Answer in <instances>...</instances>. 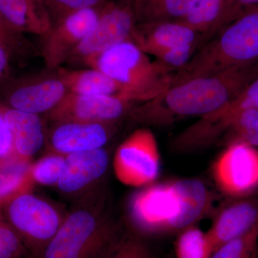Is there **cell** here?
Masks as SVG:
<instances>
[{
  "label": "cell",
  "mask_w": 258,
  "mask_h": 258,
  "mask_svg": "<svg viewBox=\"0 0 258 258\" xmlns=\"http://www.w3.org/2000/svg\"><path fill=\"white\" fill-rule=\"evenodd\" d=\"M137 24L178 22L195 0H131Z\"/></svg>",
  "instance_id": "cell-22"
},
{
  "label": "cell",
  "mask_w": 258,
  "mask_h": 258,
  "mask_svg": "<svg viewBox=\"0 0 258 258\" xmlns=\"http://www.w3.org/2000/svg\"><path fill=\"white\" fill-rule=\"evenodd\" d=\"M57 71L69 93L115 97L129 101L119 85L99 70L93 68L69 69L60 67Z\"/></svg>",
  "instance_id": "cell-21"
},
{
  "label": "cell",
  "mask_w": 258,
  "mask_h": 258,
  "mask_svg": "<svg viewBox=\"0 0 258 258\" xmlns=\"http://www.w3.org/2000/svg\"><path fill=\"white\" fill-rule=\"evenodd\" d=\"M30 161L15 158L0 167V207L17 195L31 191L35 183Z\"/></svg>",
  "instance_id": "cell-23"
},
{
  "label": "cell",
  "mask_w": 258,
  "mask_h": 258,
  "mask_svg": "<svg viewBox=\"0 0 258 258\" xmlns=\"http://www.w3.org/2000/svg\"><path fill=\"white\" fill-rule=\"evenodd\" d=\"M137 24L131 0H112L102 8L96 25L66 63L86 66L88 61L110 47L131 40Z\"/></svg>",
  "instance_id": "cell-7"
},
{
  "label": "cell",
  "mask_w": 258,
  "mask_h": 258,
  "mask_svg": "<svg viewBox=\"0 0 258 258\" xmlns=\"http://www.w3.org/2000/svg\"><path fill=\"white\" fill-rule=\"evenodd\" d=\"M257 60L258 6L246 10L205 42L188 63L174 73L172 86Z\"/></svg>",
  "instance_id": "cell-2"
},
{
  "label": "cell",
  "mask_w": 258,
  "mask_h": 258,
  "mask_svg": "<svg viewBox=\"0 0 258 258\" xmlns=\"http://www.w3.org/2000/svg\"><path fill=\"white\" fill-rule=\"evenodd\" d=\"M102 8L74 12L52 23L50 30L41 36L40 54L47 69L54 71L67 62L96 25Z\"/></svg>",
  "instance_id": "cell-11"
},
{
  "label": "cell",
  "mask_w": 258,
  "mask_h": 258,
  "mask_svg": "<svg viewBox=\"0 0 258 258\" xmlns=\"http://www.w3.org/2000/svg\"><path fill=\"white\" fill-rule=\"evenodd\" d=\"M258 6V0H232L230 23L240 16L244 12Z\"/></svg>",
  "instance_id": "cell-34"
},
{
  "label": "cell",
  "mask_w": 258,
  "mask_h": 258,
  "mask_svg": "<svg viewBox=\"0 0 258 258\" xmlns=\"http://www.w3.org/2000/svg\"><path fill=\"white\" fill-rule=\"evenodd\" d=\"M15 158L13 135L0 108V167Z\"/></svg>",
  "instance_id": "cell-33"
},
{
  "label": "cell",
  "mask_w": 258,
  "mask_h": 258,
  "mask_svg": "<svg viewBox=\"0 0 258 258\" xmlns=\"http://www.w3.org/2000/svg\"><path fill=\"white\" fill-rule=\"evenodd\" d=\"M11 57L8 49L0 43V86L8 80Z\"/></svg>",
  "instance_id": "cell-35"
},
{
  "label": "cell",
  "mask_w": 258,
  "mask_h": 258,
  "mask_svg": "<svg viewBox=\"0 0 258 258\" xmlns=\"http://www.w3.org/2000/svg\"><path fill=\"white\" fill-rule=\"evenodd\" d=\"M69 91L57 70L8 80L0 86V104L40 115L50 113Z\"/></svg>",
  "instance_id": "cell-8"
},
{
  "label": "cell",
  "mask_w": 258,
  "mask_h": 258,
  "mask_svg": "<svg viewBox=\"0 0 258 258\" xmlns=\"http://www.w3.org/2000/svg\"><path fill=\"white\" fill-rule=\"evenodd\" d=\"M66 170L57 186L66 195H79L101 179L108 169L109 155L103 148L66 156Z\"/></svg>",
  "instance_id": "cell-16"
},
{
  "label": "cell",
  "mask_w": 258,
  "mask_h": 258,
  "mask_svg": "<svg viewBox=\"0 0 258 258\" xmlns=\"http://www.w3.org/2000/svg\"><path fill=\"white\" fill-rule=\"evenodd\" d=\"M0 208L31 258L40 257L66 217L53 204L30 191L17 195Z\"/></svg>",
  "instance_id": "cell-5"
},
{
  "label": "cell",
  "mask_w": 258,
  "mask_h": 258,
  "mask_svg": "<svg viewBox=\"0 0 258 258\" xmlns=\"http://www.w3.org/2000/svg\"><path fill=\"white\" fill-rule=\"evenodd\" d=\"M258 225V202L239 199L217 215L206 232L212 250L248 232Z\"/></svg>",
  "instance_id": "cell-17"
},
{
  "label": "cell",
  "mask_w": 258,
  "mask_h": 258,
  "mask_svg": "<svg viewBox=\"0 0 258 258\" xmlns=\"http://www.w3.org/2000/svg\"><path fill=\"white\" fill-rule=\"evenodd\" d=\"M128 210L138 233L181 232V204L174 181L139 190L131 198Z\"/></svg>",
  "instance_id": "cell-6"
},
{
  "label": "cell",
  "mask_w": 258,
  "mask_h": 258,
  "mask_svg": "<svg viewBox=\"0 0 258 258\" xmlns=\"http://www.w3.org/2000/svg\"><path fill=\"white\" fill-rule=\"evenodd\" d=\"M212 175L224 195L237 199L248 198L258 190V149L232 141L217 157Z\"/></svg>",
  "instance_id": "cell-10"
},
{
  "label": "cell",
  "mask_w": 258,
  "mask_h": 258,
  "mask_svg": "<svg viewBox=\"0 0 258 258\" xmlns=\"http://www.w3.org/2000/svg\"><path fill=\"white\" fill-rule=\"evenodd\" d=\"M231 8L232 0H195L189 12L178 22L198 32L208 42L230 23Z\"/></svg>",
  "instance_id": "cell-20"
},
{
  "label": "cell",
  "mask_w": 258,
  "mask_h": 258,
  "mask_svg": "<svg viewBox=\"0 0 258 258\" xmlns=\"http://www.w3.org/2000/svg\"><path fill=\"white\" fill-rule=\"evenodd\" d=\"M117 179L127 186L152 184L160 171L157 139L149 129L139 128L120 144L113 158Z\"/></svg>",
  "instance_id": "cell-9"
},
{
  "label": "cell",
  "mask_w": 258,
  "mask_h": 258,
  "mask_svg": "<svg viewBox=\"0 0 258 258\" xmlns=\"http://www.w3.org/2000/svg\"><path fill=\"white\" fill-rule=\"evenodd\" d=\"M136 104L115 97L69 93L47 115L55 124L66 122L118 123L128 116Z\"/></svg>",
  "instance_id": "cell-12"
},
{
  "label": "cell",
  "mask_w": 258,
  "mask_h": 258,
  "mask_svg": "<svg viewBox=\"0 0 258 258\" xmlns=\"http://www.w3.org/2000/svg\"><path fill=\"white\" fill-rule=\"evenodd\" d=\"M258 77V60L208 77L171 86L157 98L137 103L129 113L144 125L170 124L189 117L210 114L225 106Z\"/></svg>",
  "instance_id": "cell-1"
},
{
  "label": "cell",
  "mask_w": 258,
  "mask_h": 258,
  "mask_svg": "<svg viewBox=\"0 0 258 258\" xmlns=\"http://www.w3.org/2000/svg\"><path fill=\"white\" fill-rule=\"evenodd\" d=\"M258 225L244 235L226 242L210 258H257Z\"/></svg>",
  "instance_id": "cell-28"
},
{
  "label": "cell",
  "mask_w": 258,
  "mask_h": 258,
  "mask_svg": "<svg viewBox=\"0 0 258 258\" xmlns=\"http://www.w3.org/2000/svg\"><path fill=\"white\" fill-rule=\"evenodd\" d=\"M225 133L232 141H241L258 147V110H242L231 120Z\"/></svg>",
  "instance_id": "cell-26"
},
{
  "label": "cell",
  "mask_w": 258,
  "mask_h": 258,
  "mask_svg": "<svg viewBox=\"0 0 258 258\" xmlns=\"http://www.w3.org/2000/svg\"><path fill=\"white\" fill-rule=\"evenodd\" d=\"M86 66L109 76L119 85L129 101L136 103L157 98L174 83V73L157 60H151L132 40L110 47Z\"/></svg>",
  "instance_id": "cell-4"
},
{
  "label": "cell",
  "mask_w": 258,
  "mask_h": 258,
  "mask_svg": "<svg viewBox=\"0 0 258 258\" xmlns=\"http://www.w3.org/2000/svg\"><path fill=\"white\" fill-rule=\"evenodd\" d=\"M28 257H30V254L25 244L8 221L0 208V258Z\"/></svg>",
  "instance_id": "cell-30"
},
{
  "label": "cell",
  "mask_w": 258,
  "mask_h": 258,
  "mask_svg": "<svg viewBox=\"0 0 258 258\" xmlns=\"http://www.w3.org/2000/svg\"><path fill=\"white\" fill-rule=\"evenodd\" d=\"M117 123H55L48 137L51 151L67 156L103 148L116 132Z\"/></svg>",
  "instance_id": "cell-13"
},
{
  "label": "cell",
  "mask_w": 258,
  "mask_h": 258,
  "mask_svg": "<svg viewBox=\"0 0 258 258\" xmlns=\"http://www.w3.org/2000/svg\"><path fill=\"white\" fill-rule=\"evenodd\" d=\"M131 40L147 55L154 56L170 47L189 44L203 46L207 42L198 32L179 22L137 24Z\"/></svg>",
  "instance_id": "cell-15"
},
{
  "label": "cell",
  "mask_w": 258,
  "mask_h": 258,
  "mask_svg": "<svg viewBox=\"0 0 258 258\" xmlns=\"http://www.w3.org/2000/svg\"><path fill=\"white\" fill-rule=\"evenodd\" d=\"M249 108L258 110V77L225 106L190 125L189 133L195 142L206 147L224 135L239 112Z\"/></svg>",
  "instance_id": "cell-14"
},
{
  "label": "cell",
  "mask_w": 258,
  "mask_h": 258,
  "mask_svg": "<svg viewBox=\"0 0 258 258\" xmlns=\"http://www.w3.org/2000/svg\"><path fill=\"white\" fill-rule=\"evenodd\" d=\"M105 258H154L140 234L125 232Z\"/></svg>",
  "instance_id": "cell-29"
},
{
  "label": "cell",
  "mask_w": 258,
  "mask_h": 258,
  "mask_svg": "<svg viewBox=\"0 0 258 258\" xmlns=\"http://www.w3.org/2000/svg\"><path fill=\"white\" fill-rule=\"evenodd\" d=\"M0 14L23 34L42 36L52 25L42 0H0Z\"/></svg>",
  "instance_id": "cell-19"
},
{
  "label": "cell",
  "mask_w": 258,
  "mask_h": 258,
  "mask_svg": "<svg viewBox=\"0 0 258 258\" xmlns=\"http://www.w3.org/2000/svg\"><path fill=\"white\" fill-rule=\"evenodd\" d=\"M212 253L206 232L194 225L180 232L175 244L176 258H210Z\"/></svg>",
  "instance_id": "cell-24"
},
{
  "label": "cell",
  "mask_w": 258,
  "mask_h": 258,
  "mask_svg": "<svg viewBox=\"0 0 258 258\" xmlns=\"http://www.w3.org/2000/svg\"><path fill=\"white\" fill-rule=\"evenodd\" d=\"M66 156L52 152L40 158L30 166V174L33 182L52 186L57 185L66 170Z\"/></svg>",
  "instance_id": "cell-25"
},
{
  "label": "cell",
  "mask_w": 258,
  "mask_h": 258,
  "mask_svg": "<svg viewBox=\"0 0 258 258\" xmlns=\"http://www.w3.org/2000/svg\"><path fill=\"white\" fill-rule=\"evenodd\" d=\"M111 1L112 0H42L52 23L70 13L102 8Z\"/></svg>",
  "instance_id": "cell-31"
},
{
  "label": "cell",
  "mask_w": 258,
  "mask_h": 258,
  "mask_svg": "<svg viewBox=\"0 0 258 258\" xmlns=\"http://www.w3.org/2000/svg\"><path fill=\"white\" fill-rule=\"evenodd\" d=\"M98 204H85L64 217L39 258H105L125 234Z\"/></svg>",
  "instance_id": "cell-3"
},
{
  "label": "cell",
  "mask_w": 258,
  "mask_h": 258,
  "mask_svg": "<svg viewBox=\"0 0 258 258\" xmlns=\"http://www.w3.org/2000/svg\"><path fill=\"white\" fill-rule=\"evenodd\" d=\"M201 47L198 44L178 45L161 51L155 57L158 62L174 74L188 63L195 52Z\"/></svg>",
  "instance_id": "cell-32"
},
{
  "label": "cell",
  "mask_w": 258,
  "mask_h": 258,
  "mask_svg": "<svg viewBox=\"0 0 258 258\" xmlns=\"http://www.w3.org/2000/svg\"><path fill=\"white\" fill-rule=\"evenodd\" d=\"M0 43L4 45L17 60H25L37 53V49L25 34L11 26L0 14Z\"/></svg>",
  "instance_id": "cell-27"
},
{
  "label": "cell",
  "mask_w": 258,
  "mask_h": 258,
  "mask_svg": "<svg viewBox=\"0 0 258 258\" xmlns=\"http://www.w3.org/2000/svg\"><path fill=\"white\" fill-rule=\"evenodd\" d=\"M0 108L13 135L15 155L30 161L45 142L43 123L40 115L13 109L0 104Z\"/></svg>",
  "instance_id": "cell-18"
}]
</instances>
